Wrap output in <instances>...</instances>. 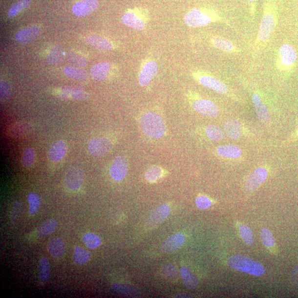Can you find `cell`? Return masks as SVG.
Instances as JSON below:
<instances>
[{
  "mask_svg": "<svg viewBox=\"0 0 298 298\" xmlns=\"http://www.w3.org/2000/svg\"><path fill=\"white\" fill-rule=\"evenodd\" d=\"M267 171L266 169L259 168L255 170L247 178L245 187L247 191L251 192L256 190L266 180Z\"/></svg>",
  "mask_w": 298,
  "mask_h": 298,
  "instance_id": "obj_7",
  "label": "cell"
},
{
  "mask_svg": "<svg viewBox=\"0 0 298 298\" xmlns=\"http://www.w3.org/2000/svg\"><path fill=\"white\" fill-rule=\"evenodd\" d=\"M40 32V29L37 27L25 28L16 33V40L20 43H28L35 40L39 35Z\"/></svg>",
  "mask_w": 298,
  "mask_h": 298,
  "instance_id": "obj_18",
  "label": "cell"
},
{
  "mask_svg": "<svg viewBox=\"0 0 298 298\" xmlns=\"http://www.w3.org/2000/svg\"><path fill=\"white\" fill-rule=\"evenodd\" d=\"M58 227L57 221L49 219L43 223L37 229V234L40 237H45L55 231Z\"/></svg>",
  "mask_w": 298,
  "mask_h": 298,
  "instance_id": "obj_28",
  "label": "cell"
},
{
  "mask_svg": "<svg viewBox=\"0 0 298 298\" xmlns=\"http://www.w3.org/2000/svg\"><path fill=\"white\" fill-rule=\"evenodd\" d=\"M63 52L61 46H55L51 49L48 56L46 57V62L50 65L58 64L61 63L63 59Z\"/></svg>",
  "mask_w": 298,
  "mask_h": 298,
  "instance_id": "obj_31",
  "label": "cell"
},
{
  "mask_svg": "<svg viewBox=\"0 0 298 298\" xmlns=\"http://www.w3.org/2000/svg\"><path fill=\"white\" fill-rule=\"evenodd\" d=\"M50 265L48 259L43 257L39 264V278L41 282L45 283L49 280L50 275Z\"/></svg>",
  "mask_w": 298,
  "mask_h": 298,
  "instance_id": "obj_29",
  "label": "cell"
},
{
  "mask_svg": "<svg viewBox=\"0 0 298 298\" xmlns=\"http://www.w3.org/2000/svg\"><path fill=\"white\" fill-rule=\"evenodd\" d=\"M85 42L97 49L109 50L113 48V45L106 38L98 36H89L85 38Z\"/></svg>",
  "mask_w": 298,
  "mask_h": 298,
  "instance_id": "obj_20",
  "label": "cell"
},
{
  "mask_svg": "<svg viewBox=\"0 0 298 298\" xmlns=\"http://www.w3.org/2000/svg\"><path fill=\"white\" fill-rule=\"evenodd\" d=\"M197 207L201 210H206L212 205V201L206 196H200L195 201Z\"/></svg>",
  "mask_w": 298,
  "mask_h": 298,
  "instance_id": "obj_45",
  "label": "cell"
},
{
  "mask_svg": "<svg viewBox=\"0 0 298 298\" xmlns=\"http://www.w3.org/2000/svg\"><path fill=\"white\" fill-rule=\"evenodd\" d=\"M98 5L97 0H84L75 4L72 7V12L76 16H86L95 11Z\"/></svg>",
  "mask_w": 298,
  "mask_h": 298,
  "instance_id": "obj_13",
  "label": "cell"
},
{
  "mask_svg": "<svg viewBox=\"0 0 298 298\" xmlns=\"http://www.w3.org/2000/svg\"><path fill=\"white\" fill-rule=\"evenodd\" d=\"M138 10L136 11H128L122 16V22L127 26L130 28L142 31L146 27L144 20L138 16Z\"/></svg>",
  "mask_w": 298,
  "mask_h": 298,
  "instance_id": "obj_14",
  "label": "cell"
},
{
  "mask_svg": "<svg viewBox=\"0 0 298 298\" xmlns=\"http://www.w3.org/2000/svg\"><path fill=\"white\" fill-rule=\"evenodd\" d=\"M219 155L228 158H238L241 155V149L233 145H225L217 149Z\"/></svg>",
  "mask_w": 298,
  "mask_h": 298,
  "instance_id": "obj_25",
  "label": "cell"
},
{
  "mask_svg": "<svg viewBox=\"0 0 298 298\" xmlns=\"http://www.w3.org/2000/svg\"><path fill=\"white\" fill-rule=\"evenodd\" d=\"M180 271L183 283L185 287L190 289L196 288L199 282L196 277L186 267H182Z\"/></svg>",
  "mask_w": 298,
  "mask_h": 298,
  "instance_id": "obj_24",
  "label": "cell"
},
{
  "mask_svg": "<svg viewBox=\"0 0 298 298\" xmlns=\"http://www.w3.org/2000/svg\"><path fill=\"white\" fill-rule=\"evenodd\" d=\"M91 255L87 251L80 247H76L74 250V261L79 265H83L89 261Z\"/></svg>",
  "mask_w": 298,
  "mask_h": 298,
  "instance_id": "obj_34",
  "label": "cell"
},
{
  "mask_svg": "<svg viewBox=\"0 0 298 298\" xmlns=\"http://www.w3.org/2000/svg\"><path fill=\"white\" fill-rule=\"evenodd\" d=\"M297 135L298 136V133H297Z\"/></svg>",
  "mask_w": 298,
  "mask_h": 298,
  "instance_id": "obj_49",
  "label": "cell"
},
{
  "mask_svg": "<svg viewBox=\"0 0 298 298\" xmlns=\"http://www.w3.org/2000/svg\"><path fill=\"white\" fill-rule=\"evenodd\" d=\"M252 100L255 111L259 120L264 122L269 120L270 117L269 111L265 105L263 104L261 97L255 93L253 95Z\"/></svg>",
  "mask_w": 298,
  "mask_h": 298,
  "instance_id": "obj_21",
  "label": "cell"
},
{
  "mask_svg": "<svg viewBox=\"0 0 298 298\" xmlns=\"http://www.w3.org/2000/svg\"><path fill=\"white\" fill-rule=\"evenodd\" d=\"M193 108L198 113L210 117H215L219 113L218 106L213 102L208 100L195 101Z\"/></svg>",
  "mask_w": 298,
  "mask_h": 298,
  "instance_id": "obj_8",
  "label": "cell"
},
{
  "mask_svg": "<svg viewBox=\"0 0 298 298\" xmlns=\"http://www.w3.org/2000/svg\"><path fill=\"white\" fill-rule=\"evenodd\" d=\"M88 93L84 90L82 88L79 90L75 91L71 95L70 99L75 101H84L88 99Z\"/></svg>",
  "mask_w": 298,
  "mask_h": 298,
  "instance_id": "obj_46",
  "label": "cell"
},
{
  "mask_svg": "<svg viewBox=\"0 0 298 298\" xmlns=\"http://www.w3.org/2000/svg\"><path fill=\"white\" fill-rule=\"evenodd\" d=\"M31 126L27 122H20L13 125L8 131V135L12 138H20L28 133Z\"/></svg>",
  "mask_w": 298,
  "mask_h": 298,
  "instance_id": "obj_27",
  "label": "cell"
},
{
  "mask_svg": "<svg viewBox=\"0 0 298 298\" xmlns=\"http://www.w3.org/2000/svg\"><path fill=\"white\" fill-rule=\"evenodd\" d=\"M83 172L77 167H72L66 173L65 182L68 189L72 191L78 190L83 184Z\"/></svg>",
  "mask_w": 298,
  "mask_h": 298,
  "instance_id": "obj_9",
  "label": "cell"
},
{
  "mask_svg": "<svg viewBox=\"0 0 298 298\" xmlns=\"http://www.w3.org/2000/svg\"><path fill=\"white\" fill-rule=\"evenodd\" d=\"M170 213V207L167 204H163L157 208L149 215L147 220L146 225L148 228H152L168 218Z\"/></svg>",
  "mask_w": 298,
  "mask_h": 298,
  "instance_id": "obj_10",
  "label": "cell"
},
{
  "mask_svg": "<svg viewBox=\"0 0 298 298\" xmlns=\"http://www.w3.org/2000/svg\"><path fill=\"white\" fill-rule=\"evenodd\" d=\"M185 237L181 233L173 234L169 237L162 244L161 249L165 253L174 252L184 244Z\"/></svg>",
  "mask_w": 298,
  "mask_h": 298,
  "instance_id": "obj_15",
  "label": "cell"
},
{
  "mask_svg": "<svg viewBox=\"0 0 298 298\" xmlns=\"http://www.w3.org/2000/svg\"><path fill=\"white\" fill-rule=\"evenodd\" d=\"M35 160V151L32 148H27L24 150L21 163L24 168L31 167Z\"/></svg>",
  "mask_w": 298,
  "mask_h": 298,
  "instance_id": "obj_35",
  "label": "cell"
},
{
  "mask_svg": "<svg viewBox=\"0 0 298 298\" xmlns=\"http://www.w3.org/2000/svg\"><path fill=\"white\" fill-rule=\"evenodd\" d=\"M221 20L214 11L196 8L190 11L184 18L186 24L193 28L206 26L213 22L221 21Z\"/></svg>",
  "mask_w": 298,
  "mask_h": 298,
  "instance_id": "obj_3",
  "label": "cell"
},
{
  "mask_svg": "<svg viewBox=\"0 0 298 298\" xmlns=\"http://www.w3.org/2000/svg\"><path fill=\"white\" fill-rule=\"evenodd\" d=\"M110 174L115 181H122L127 174L128 164L124 157L119 156L113 162L110 168Z\"/></svg>",
  "mask_w": 298,
  "mask_h": 298,
  "instance_id": "obj_11",
  "label": "cell"
},
{
  "mask_svg": "<svg viewBox=\"0 0 298 298\" xmlns=\"http://www.w3.org/2000/svg\"><path fill=\"white\" fill-rule=\"evenodd\" d=\"M250 8L251 14L254 15L255 11V6H256V0H247Z\"/></svg>",
  "mask_w": 298,
  "mask_h": 298,
  "instance_id": "obj_48",
  "label": "cell"
},
{
  "mask_svg": "<svg viewBox=\"0 0 298 298\" xmlns=\"http://www.w3.org/2000/svg\"><path fill=\"white\" fill-rule=\"evenodd\" d=\"M66 152V145L62 140L55 142L50 146L49 156L51 160L58 161L65 156Z\"/></svg>",
  "mask_w": 298,
  "mask_h": 298,
  "instance_id": "obj_22",
  "label": "cell"
},
{
  "mask_svg": "<svg viewBox=\"0 0 298 298\" xmlns=\"http://www.w3.org/2000/svg\"><path fill=\"white\" fill-rule=\"evenodd\" d=\"M224 129L230 138L237 139L241 135L239 122L236 120H228L224 123Z\"/></svg>",
  "mask_w": 298,
  "mask_h": 298,
  "instance_id": "obj_26",
  "label": "cell"
},
{
  "mask_svg": "<svg viewBox=\"0 0 298 298\" xmlns=\"http://www.w3.org/2000/svg\"><path fill=\"white\" fill-rule=\"evenodd\" d=\"M239 232L242 239L246 244L251 245L253 243V234L249 227L244 224L241 225L239 227Z\"/></svg>",
  "mask_w": 298,
  "mask_h": 298,
  "instance_id": "obj_41",
  "label": "cell"
},
{
  "mask_svg": "<svg viewBox=\"0 0 298 298\" xmlns=\"http://www.w3.org/2000/svg\"><path fill=\"white\" fill-rule=\"evenodd\" d=\"M11 93V88L9 84L6 81L0 83V98L2 102L6 101L9 99Z\"/></svg>",
  "mask_w": 298,
  "mask_h": 298,
  "instance_id": "obj_42",
  "label": "cell"
},
{
  "mask_svg": "<svg viewBox=\"0 0 298 298\" xmlns=\"http://www.w3.org/2000/svg\"><path fill=\"white\" fill-rule=\"evenodd\" d=\"M163 170L159 167H152L149 168L146 173H145V178L146 180L150 182H155L163 176Z\"/></svg>",
  "mask_w": 298,
  "mask_h": 298,
  "instance_id": "obj_36",
  "label": "cell"
},
{
  "mask_svg": "<svg viewBox=\"0 0 298 298\" xmlns=\"http://www.w3.org/2000/svg\"><path fill=\"white\" fill-rule=\"evenodd\" d=\"M66 61L71 65L76 67H85L86 65V60L74 53H67L66 55Z\"/></svg>",
  "mask_w": 298,
  "mask_h": 298,
  "instance_id": "obj_39",
  "label": "cell"
},
{
  "mask_svg": "<svg viewBox=\"0 0 298 298\" xmlns=\"http://www.w3.org/2000/svg\"><path fill=\"white\" fill-rule=\"evenodd\" d=\"M158 72V65L157 63L153 62H148L144 64L140 71L139 76V82L140 86L145 87L150 83L151 81Z\"/></svg>",
  "mask_w": 298,
  "mask_h": 298,
  "instance_id": "obj_12",
  "label": "cell"
},
{
  "mask_svg": "<svg viewBox=\"0 0 298 298\" xmlns=\"http://www.w3.org/2000/svg\"><path fill=\"white\" fill-rule=\"evenodd\" d=\"M212 44L215 48L228 53H237L240 50L232 42L226 38L220 37H215L212 38Z\"/></svg>",
  "mask_w": 298,
  "mask_h": 298,
  "instance_id": "obj_17",
  "label": "cell"
},
{
  "mask_svg": "<svg viewBox=\"0 0 298 298\" xmlns=\"http://www.w3.org/2000/svg\"><path fill=\"white\" fill-rule=\"evenodd\" d=\"M83 239L85 244L89 249H96L101 244V238L96 235V234L90 233L85 234L83 237Z\"/></svg>",
  "mask_w": 298,
  "mask_h": 298,
  "instance_id": "obj_37",
  "label": "cell"
},
{
  "mask_svg": "<svg viewBox=\"0 0 298 298\" xmlns=\"http://www.w3.org/2000/svg\"><path fill=\"white\" fill-rule=\"evenodd\" d=\"M208 137L213 141L219 142L224 137V132L218 126L209 125L206 128Z\"/></svg>",
  "mask_w": 298,
  "mask_h": 298,
  "instance_id": "obj_32",
  "label": "cell"
},
{
  "mask_svg": "<svg viewBox=\"0 0 298 298\" xmlns=\"http://www.w3.org/2000/svg\"><path fill=\"white\" fill-rule=\"evenodd\" d=\"M277 23L278 10L274 0H265L262 18L254 45L255 50L257 51L267 43Z\"/></svg>",
  "mask_w": 298,
  "mask_h": 298,
  "instance_id": "obj_1",
  "label": "cell"
},
{
  "mask_svg": "<svg viewBox=\"0 0 298 298\" xmlns=\"http://www.w3.org/2000/svg\"><path fill=\"white\" fill-rule=\"evenodd\" d=\"M48 249L50 255L54 257H61L65 251L64 242L61 238H54L49 241Z\"/></svg>",
  "mask_w": 298,
  "mask_h": 298,
  "instance_id": "obj_23",
  "label": "cell"
},
{
  "mask_svg": "<svg viewBox=\"0 0 298 298\" xmlns=\"http://www.w3.org/2000/svg\"><path fill=\"white\" fill-rule=\"evenodd\" d=\"M140 125L145 134L148 137L159 139L165 134L166 126L163 119L158 114L149 112L143 115Z\"/></svg>",
  "mask_w": 298,
  "mask_h": 298,
  "instance_id": "obj_2",
  "label": "cell"
},
{
  "mask_svg": "<svg viewBox=\"0 0 298 298\" xmlns=\"http://www.w3.org/2000/svg\"><path fill=\"white\" fill-rule=\"evenodd\" d=\"M22 203L19 201H16L13 204L11 214V220L13 223H16L17 221L18 220L20 213L22 211Z\"/></svg>",
  "mask_w": 298,
  "mask_h": 298,
  "instance_id": "obj_44",
  "label": "cell"
},
{
  "mask_svg": "<svg viewBox=\"0 0 298 298\" xmlns=\"http://www.w3.org/2000/svg\"><path fill=\"white\" fill-rule=\"evenodd\" d=\"M164 273L167 277H174L177 274V269L176 267L174 266H172L171 270H169V268L167 266L165 267L164 269Z\"/></svg>",
  "mask_w": 298,
  "mask_h": 298,
  "instance_id": "obj_47",
  "label": "cell"
},
{
  "mask_svg": "<svg viewBox=\"0 0 298 298\" xmlns=\"http://www.w3.org/2000/svg\"><path fill=\"white\" fill-rule=\"evenodd\" d=\"M198 82L203 86L213 89L217 92L225 94L228 92V88L226 85L212 76L204 75L200 76Z\"/></svg>",
  "mask_w": 298,
  "mask_h": 298,
  "instance_id": "obj_16",
  "label": "cell"
},
{
  "mask_svg": "<svg viewBox=\"0 0 298 298\" xmlns=\"http://www.w3.org/2000/svg\"><path fill=\"white\" fill-rule=\"evenodd\" d=\"M31 3V0H19L15 3L10 8L7 12V15L10 18H14L18 15L19 13L28 7Z\"/></svg>",
  "mask_w": 298,
  "mask_h": 298,
  "instance_id": "obj_33",
  "label": "cell"
},
{
  "mask_svg": "<svg viewBox=\"0 0 298 298\" xmlns=\"http://www.w3.org/2000/svg\"><path fill=\"white\" fill-rule=\"evenodd\" d=\"M28 201L29 206V213L31 215H35L39 210L41 205V198L37 194L35 193H29L28 195Z\"/></svg>",
  "mask_w": 298,
  "mask_h": 298,
  "instance_id": "obj_38",
  "label": "cell"
},
{
  "mask_svg": "<svg viewBox=\"0 0 298 298\" xmlns=\"http://www.w3.org/2000/svg\"><path fill=\"white\" fill-rule=\"evenodd\" d=\"M228 262L233 269L251 275L260 276L265 272L261 264L243 255H234L229 258Z\"/></svg>",
  "mask_w": 298,
  "mask_h": 298,
  "instance_id": "obj_4",
  "label": "cell"
},
{
  "mask_svg": "<svg viewBox=\"0 0 298 298\" xmlns=\"http://www.w3.org/2000/svg\"><path fill=\"white\" fill-rule=\"evenodd\" d=\"M112 143L107 139H92L88 144L89 152L96 157H100L107 154L111 149Z\"/></svg>",
  "mask_w": 298,
  "mask_h": 298,
  "instance_id": "obj_6",
  "label": "cell"
},
{
  "mask_svg": "<svg viewBox=\"0 0 298 298\" xmlns=\"http://www.w3.org/2000/svg\"><path fill=\"white\" fill-rule=\"evenodd\" d=\"M110 70L109 63L107 62L97 64L90 70L91 78L98 82L103 81L107 77Z\"/></svg>",
  "mask_w": 298,
  "mask_h": 298,
  "instance_id": "obj_19",
  "label": "cell"
},
{
  "mask_svg": "<svg viewBox=\"0 0 298 298\" xmlns=\"http://www.w3.org/2000/svg\"><path fill=\"white\" fill-rule=\"evenodd\" d=\"M261 238L263 245L267 248H272L275 245V241L273 234L268 228L262 229Z\"/></svg>",
  "mask_w": 298,
  "mask_h": 298,
  "instance_id": "obj_40",
  "label": "cell"
},
{
  "mask_svg": "<svg viewBox=\"0 0 298 298\" xmlns=\"http://www.w3.org/2000/svg\"><path fill=\"white\" fill-rule=\"evenodd\" d=\"M64 72L67 77L76 80H86L88 76L87 71L71 66L65 67L64 69Z\"/></svg>",
  "mask_w": 298,
  "mask_h": 298,
  "instance_id": "obj_30",
  "label": "cell"
},
{
  "mask_svg": "<svg viewBox=\"0 0 298 298\" xmlns=\"http://www.w3.org/2000/svg\"><path fill=\"white\" fill-rule=\"evenodd\" d=\"M112 289L115 291L125 296L135 295V292L130 287L127 285L119 283H114L112 286Z\"/></svg>",
  "mask_w": 298,
  "mask_h": 298,
  "instance_id": "obj_43",
  "label": "cell"
},
{
  "mask_svg": "<svg viewBox=\"0 0 298 298\" xmlns=\"http://www.w3.org/2000/svg\"><path fill=\"white\" fill-rule=\"evenodd\" d=\"M297 51L289 44H283L279 50L277 66L282 71L291 70L295 65L297 60Z\"/></svg>",
  "mask_w": 298,
  "mask_h": 298,
  "instance_id": "obj_5",
  "label": "cell"
}]
</instances>
